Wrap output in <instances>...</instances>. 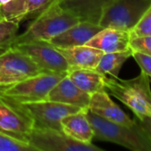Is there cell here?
I'll return each mask as SVG.
<instances>
[{"label":"cell","mask_w":151,"mask_h":151,"mask_svg":"<svg viewBox=\"0 0 151 151\" xmlns=\"http://www.w3.org/2000/svg\"><path fill=\"white\" fill-rule=\"evenodd\" d=\"M12 81L5 74V73L0 68V87H8L12 85Z\"/></svg>","instance_id":"obj_27"},{"label":"cell","mask_w":151,"mask_h":151,"mask_svg":"<svg viewBox=\"0 0 151 151\" xmlns=\"http://www.w3.org/2000/svg\"><path fill=\"white\" fill-rule=\"evenodd\" d=\"M86 110L70 114L62 119L61 128L71 138L81 142L90 143L94 139V132L86 116Z\"/></svg>","instance_id":"obj_18"},{"label":"cell","mask_w":151,"mask_h":151,"mask_svg":"<svg viewBox=\"0 0 151 151\" xmlns=\"http://www.w3.org/2000/svg\"><path fill=\"white\" fill-rule=\"evenodd\" d=\"M70 79L84 92L90 96L104 90V75L95 69H76L67 73Z\"/></svg>","instance_id":"obj_19"},{"label":"cell","mask_w":151,"mask_h":151,"mask_svg":"<svg viewBox=\"0 0 151 151\" xmlns=\"http://www.w3.org/2000/svg\"><path fill=\"white\" fill-rule=\"evenodd\" d=\"M0 96L11 107L28 119L33 125V128H52L62 131V119L83 110L77 106L49 100L19 103L1 95Z\"/></svg>","instance_id":"obj_4"},{"label":"cell","mask_w":151,"mask_h":151,"mask_svg":"<svg viewBox=\"0 0 151 151\" xmlns=\"http://www.w3.org/2000/svg\"><path fill=\"white\" fill-rule=\"evenodd\" d=\"M132 55L133 50L130 48L123 51L104 53L95 70L104 75L118 78L122 65Z\"/></svg>","instance_id":"obj_20"},{"label":"cell","mask_w":151,"mask_h":151,"mask_svg":"<svg viewBox=\"0 0 151 151\" xmlns=\"http://www.w3.org/2000/svg\"><path fill=\"white\" fill-rule=\"evenodd\" d=\"M104 90L114 98L127 106L140 118L151 117V88L150 78L142 72L138 76L123 80L113 77H104Z\"/></svg>","instance_id":"obj_3"},{"label":"cell","mask_w":151,"mask_h":151,"mask_svg":"<svg viewBox=\"0 0 151 151\" xmlns=\"http://www.w3.org/2000/svg\"><path fill=\"white\" fill-rule=\"evenodd\" d=\"M111 0H59L60 4L81 21L99 24L104 7Z\"/></svg>","instance_id":"obj_17"},{"label":"cell","mask_w":151,"mask_h":151,"mask_svg":"<svg viewBox=\"0 0 151 151\" xmlns=\"http://www.w3.org/2000/svg\"><path fill=\"white\" fill-rule=\"evenodd\" d=\"M19 24L6 20L0 19V46L10 47L11 43L18 35Z\"/></svg>","instance_id":"obj_21"},{"label":"cell","mask_w":151,"mask_h":151,"mask_svg":"<svg viewBox=\"0 0 151 151\" xmlns=\"http://www.w3.org/2000/svg\"><path fill=\"white\" fill-rule=\"evenodd\" d=\"M130 33L116 28L104 27L86 45L100 50L104 53L123 51L129 49Z\"/></svg>","instance_id":"obj_15"},{"label":"cell","mask_w":151,"mask_h":151,"mask_svg":"<svg viewBox=\"0 0 151 151\" xmlns=\"http://www.w3.org/2000/svg\"><path fill=\"white\" fill-rule=\"evenodd\" d=\"M134 119L138 121V123L142 126L143 130L147 133L149 137L151 139V117L143 116V117H134Z\"/></svg>","instance_id":"obj_26"},{"label":"cell","mask_w":151,"mask_h":151,"mask_svg":"<svg viewBox=\"0 0 151 151\" xmlns=\"http://www.w3.org/2000/svg\"><path fill=\"white\" fill-rule=\"evenodd\" d=\"M14 47L26 54L43 73H58L67 74L69 65L58 48L46 41L22 42Z\"/></svg>","instance_id":"obj_8"},{"label":"cell","mask_w":151,"mask_h":151,"mask_svg":"<svg viewBox=\"0 0 151 151\" xmlns=\"http://www.w3.org/2000/svg\"><path fill=\"white\" fill-rule=\"evenodd\" d=\"M0 88H1V87H0Z\"/></svg>","instance_id":"obj_31"},{"label":"cell","mask_w":151,"mask_h":151,"mask_svg":"<svg viewBox=\"0 0 151 151\" xmlns=\"http://www.w3.org/2000/svg\"><path fill=\"white\" fill-rule=\"evenodd\" d=\"M88 110L105 119L116 123L128 127H134L136 124L135 119H132L125 113L124 111L111 99L110 95L105 90H101L91 95Z\"/></svg>","instance_id":"obj_13"},{"label":"cell","mask_w":151,"mask_h":151,"mask_svg":"<svg viewBox=\"0 0 151 151\" xmlns=\"http://www.w3.org/2000/svg\"><path fill=\"white\" fill-rule=\"evenodd\" d=\"M129 47L133 51H137L151 56V35L131 38Z\"/></svg>","instance_id":"obj_24"},{"label":"cell","mask_w":151,"mask_h":151,"mask_svg":"<svg viewBox=\"0 0 151 151\" xmlns=\"http://www.w3.org/2000/svg\"><path fill=\"white\" fill-rule=\"evenodd\" d=\"M132 57L134 58L138 65L140 66L142 72H143L145 74L151 78V56L148 54L133 51Z\"/></svg>","instance_id":"obj_25"},{"label":"cell","mask_w":151,"mask_h":151,"mask_svg":"<svg viewBox=\"0 0 151 151\" xmlns=\"http://www.w3.org/2000/svg\"><path fill=\"white\" fill-rule=\"evenodd\" d=\"M65 73H42L8 87L0 88V95L19 103L46 100L50 89Z\"/></svg>","instance_id":"obj_6"},{"label":"cell","mask_w":151,"mask_h":151,"mask_svg":"<svg viewBox=\"0 0 151 151\" xmlns=\"http://www.w3.org/2000/svg\"><path fill=\"white\" fill-rule=\"evenodd\" d=\"M0 151H35L25 142L14 139L0 131Z\"/></svg>","instance_id":"obj_22"},{"label":"cell","mask_w":151,"mask_h":151,"mask_svg":"<svg viewBox=\"0 0 151 151\" xmlns=\"http://www.w3.org/2000/svg\"><path fill=\"white\" fill-rule=\"evenodd\" d=\"M103 28L104 27L99 24L80 21L76 25L57 35L48 42L58 49L85 45Z\"/></svg>","instance_id":"obj_12"},{"label":"cell","mask_w":151,"mask_h":151,"mask_svg":"<svg viewBox=\"0 0 151 151\" xmlns=\"http://www.w3.org/2000/svg\"><path fill=\"white\" fill-rule=\"evenodd\" d=\"M129 33L130 38L151 35V5L136 24V26Z\"/></svg>","instance_id":"obj_23"},{"label":"cell","mask_w":151,"mask_h":151,"mask_svg":"<svg viewBox=\"0 0 151 151\" xmlns=\"http://www.w3.org/2000/svg\"><path fill=\"white\" fill-rule=\"evenodd\" d=\"M58 50L65 58L69 65V71L76 69H96L104 55V52L100 50L86 44L58 49Z\"/></svg>","instance_id":"obj_16"},{"label":"cell","mask_w":151,"mask_h":151,"mask_svg":"<svg viewBox=\"0 0 151 151\" xmlns=\"http://www.w3.org/2000/svg\"><path fill=\"white\" fill-rule=\"evenodd\" d=\"M0 19H1V16H0Z\"/></svg>","instance_id":"obj_30"},{"label":"cell","mask_w":151,"mask_h":151,"mask_svg":"<svg viewBox=\"0 0 151 151\" xmlns=\"http://www.w3.org/2000/svg\"><path fill=\"white\" fill-rule=\"evenodd\" d=\"M86 116L92 127L94 138L120 145L132 151H151V139L135 119L134 127L105 119L87 109Z\"/></svg>","instance_id":"obj_2"},{"label":"cell","mask_w":151,"mask_h":151,"mask_svg":"<svg viewBox=\"0 0 151 151\" xmlns=\"http://www.w3.org/2000/svg\"><path fill=\"white\" fill-rule=\"evenodd\" d=\"M9 1H11V0H0V6L3 5V4H4L5 3H7Z\"/></svg>","instance_id":"obj_29"},{"label":"cell","mask_w":151,"mask_h":151,"mask_svg":"<svg viewBox=\"0 0 151 151\" xmlns=\"http://www.w3.org/2000/svg\"><path fill=\"white\" fill-rule=\"evenodd\" d=\"M0 68L13 84L43 73L26 54L14 47H9L0 55Z\"/></svg>","instance_id":"obj_9"},{"label":"cell","mask_w":151,"mask_h":151,"mask_svg":"<svg viewBox=\"0 0 151 151\" xmlns=\"http://www.w3.org/2000/svg\"><path fill=\"white\" fill-rule=\"evenodd\" d=\"M150 5L151 0H111L104 9L99 25L130 32Z\"/></svg>","instance_id":"obj_5"},{"label":"cell","mask_w":151,"mask_h":151,"mask_svg":"<svg viewBox=\"0 0 151 151\" xmlns=\"http://www.w3.org/2000/svg\"><path fill=\"white\" fill-rule=\"evenodd\" d=\"M80 21L75 14L60 4L59 0H53L34 18L22 34L17 35L10 46L34 41L48 42Z\"/></svg>","instance_id":"obj_1"},{"label":"cell","mask_w":151,"mask_h":151,"mask_svg":"<svg viewBox=\"0 0 151 151\" xmlns=\"http://www.w3.org/2000/svg\"><path fill=\"white\" fill-rule=\"evenodd\" d=\"M8 48H9V47H1V46H0V55H2L4 52H5V51L7 50Z\"/></svg>","instance_id":"obj_28"},{"label":"cell","mask_w":151,"mask_h":151,"mask_svg":"<svg viewBox=\"0 0 151 151\" xmlns=\"http://www.w3.org/2000/svg\"><path fill=\"white\" fill-rule=\"evenodd\" d=\"M28 144L35 151H103L92 142L76 141L63 131L52 128H33Z\"/></svg>","instance_id":"obj_7"},{"label":"cell","mask_w":151,"mask_h":151,"mask_svg":"<svg viewBox=\"0 0 151 151\" xmlns=\"http://www.w3.org/2000/svg\"><path fill=\"white\" fill-rule=\"evenodd\" d=\"M91 96L81 90L66 74L49 92L47 99L60 104L88 109Z\"/></svg>","instance_id":"obj_11"},{"label":"cell","mask_w":151,"mask_h":151,"mask_svg":"<svg viewBox=\"0 0 151 151\" xmlns=\"http://www.w3.org/2000/svg\"><path fill=\"white\" fill-rule=\"evenodd\" d=\"M53 0H11L0 6L2 19L20 23L36 17Z\"/></svg>","instance_id":"obj_14"},{"label":"cell","mask_w":151,"mask_h":151,"mask_svg":"<svg viewBox=\"0 0 151 151\" xmlns=\"http://www.w3.org/2000/svg\"><path fill=\"white\" fill-rule=\"evenodd\" d=\"M33 125L0 96V131L14 139L28 143Z\"/></svg>","instance_id":"obj_10"}]
</instances>
